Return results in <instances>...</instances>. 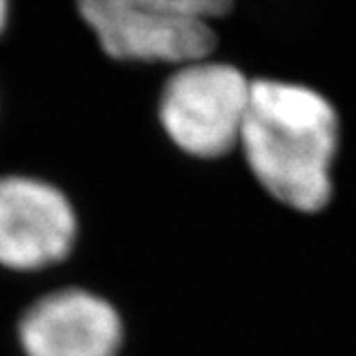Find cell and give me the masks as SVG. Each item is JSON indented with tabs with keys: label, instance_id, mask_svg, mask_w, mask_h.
I'll list each match as a JSON object with an SVG mask.
<instances>
[{
	"label": "cell",
	"instance_id": "obj_6",
	"mask_svg": "<svg viewBox=\"0 0 356 356\" xmlns=\"http://www.w3.org/2000/svg\"><path fill=\"white\" fill-rule=\"evenodd\" d=\"M9 19H11V5L0 0V37L9 29Z\"/></svg>",
	"mask_w": 356,
	"mask_h": 356
},
{
	"label": "cell",
	"instance_id": "obj_4",
	"mask_svg": "<svg viewBox=\"0 0 356 356\" xmlns=\"http://www.w3.org/2000/svg\"><path fill=\"white\" fill-rule=\"evenodd\" d=\"M82 219L73 197L31 174L0 176V266L17 275L63 266L78 251Z\"/></svg>",
	"mask_w": 356,
	"mask_h": 356
},
{
	"label": "cell",
	"instance_id": "obj_3",
	"mask_svg": "<svg viewBox=\"0 0 356 356\" xmlns=\"http://www.w3.org/2000/svg\"><path fill=\"white\" fill-rule=\"evenodd\" d=\"M253 78L238 63L207 58L172 69L155 101L165 142L195 163H219L238 155Z\"/></svg>",
	"mask_w": 356,
	"mask_h": 356
},
{
	"label": "cell",
	"instance_id": "obj_1",
	"mask_svg": "<svg viewBox=\"0 0 356 356\" xmlns=\"http://www.w3.org/2000/svg\"><path fill=\"white\" fill-rule=\"evenodd\" d=\"M341 116L312 84L256 75L238 155L275 207L300 217L330 209L337 191Z\"/></svg>",
	"mask_w": 356,
	"mask_h": 356
},
{
	"label": "cell",
	"instance_id": "obj_5",
	"mask_svg": "<svg viewBox=\"0 0 356 356\" xmlns=\"http://www.w3.org/2000/svg\"><path fill=\"white\" fill-rule=\"evenodd\" d=\"M15 335L24 356H122L127 322L112 298L73 284L37 296Z\"/></svg>",
	"mask_w": 356,
	"mask_h": 356
},
{
	"label": "cell",
	"instance_id": "obj_2",
	"mask_svg": "<svg viewBox=\"0 0 356 356\" xmlns=\"http://www.w3.org/2000/svg\"><path fill=\"white\" fill-rule=\"evenodd\" d=\"M225 0H82L75 5L99 54L127 67H170L215 58Z\"/></svg>",
	"mask_w": 356,
	"mask_h": 356
}]
</instances>
